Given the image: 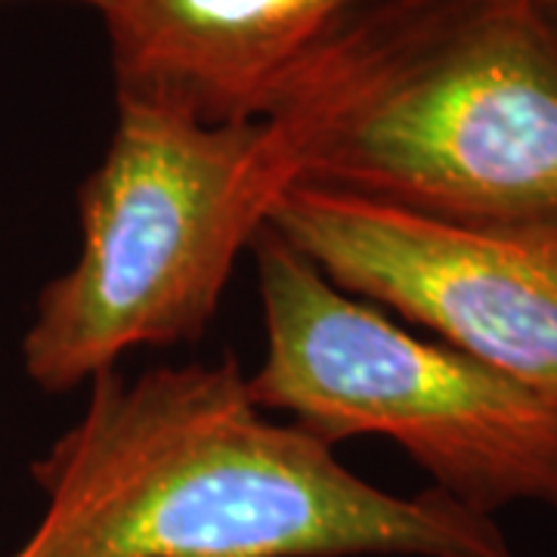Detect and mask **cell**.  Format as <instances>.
I'll return each mask as SVG.
<instances>
[{
	"instance_id": "6da1fadb",
	"label": "cell",
	"mask_w": 557,
	"mask_h": 557,
	"mask_svg": "<svg viewBox=\"0 0 557 557\" xmlns=\"http://www.w3.org/2000/svg\"><path fill=\"white\" fill-rule=\"evenodd\" d=\"M32 478L47 508L10 557H518L490 515L379 490L273 421L233 357L106 369Z\"/></svg>"
},
{
	"instance_id": "7a4b0ae2",
	"label": "cell",
	"mask_w": 557,
	"mask_h": 557,
	"mask_svg": "<svg viewBox=\"0 0 557 557\" xmlns=\"http://www.w3.org/2000/svg\"><path fill=\"white\" fill-rule=\"evenodd\" d=\"M273 196L458 223L557 218V16L542 0H375L260 119Z\"/></svg>"
},
{
	"instance_id": "3957f363",
	"label": "cell",
	"mask_w": 557,
	"mask_h": 557,
	"mask_svg": "<svg viewBox=\"0 0 557 557\" xmlns=\"http://www.w3.org/2000/svg\"><path fill=\"white\" fill-rule=\"evenodd\" d=\"M260 152V121L119 97L109 149L78 186V258L40 288L22 338L25 375L60 394L137 347L199 341L276 205Z\"/></svg>"
},
{
	"instance_id": "277c9868",
	"label": "cell",
	"mask_w": 557,
	"mask_h": 557,
	"mask_svg": "<svg viewBox=\"0 0 557 557\" xmlns=\"http://www.w3.org/2000/svg\"><path fill=\"white\" fill-rule=\"evenodd\" d=\"M251 251L267 350L245 381L263 412L332 449L394 440L437 490L490 518L508 505L557 511V416L542 399L338 288L270 223Z\"/></svg>"
},
{
	"instance_id": "5b68a950",
	"label": "cell",
	"mask_w": 557,
	"mask_h": 557,
	"mask_svg": "<svg viewBox=\"0 0 557 557\" xmlns=\"http://www.w3.org/2000/svg\"><path fill=\"white\" fill-rule=\"evenodd\" d=\"M267 223L338 288L486 362L557 416V218L458 223L298 186Z\"/></svg>"
},
{
	"instance_id": "8992f818",
	"label": "cell",
	"mask_w": 557,
	"mask_h": 557,
	"mask_svg": "<svg viewBox=\"0 0 557 557\" xmlns=\"http://www.w3.org/2000/svg\"><path fill=\"white\" fill-rule=\"evenodd\" d=\"M375 0H97L119 97L260 121Z\"/></svg>"
},
{
	"instance_id": "52a82bcc",
	"label": "cell",
	"mask_w": 557,
	"mask_h": 557,
	"mask_svg": "<svg viewBox=\"0 0 557 557\" xmlns=\"http://www.w3.org/2000/svg\"><path fill=\"white\" fill-rule=\"evenodd\" d=\"M57 3H78V7H90V10H97V0H57Z\"/></svg>"
},
{
	"instance_id": "ba28073f",
	"label": "cell",
	"mask_w": 557,
	"mask_h": 557,
	"mask_svg": "<svg viewBox=\"0 0 557 557\" xmlns=\"http://www.w3.org/2000/svg\"><path fill=\"white\" fill-rule=\"evenodd\" d=\"M542 3H545V7H548V10L557 16V0H542Z\"/></svg>"
}]
</instances>
